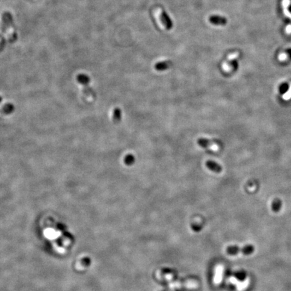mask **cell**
<instances>
[{
    "mask_svg": "<svg viewBox=\"0 0 291 291\" xmlns=\"http://www.w3.org/2000/svg\"><path fill=\"white\" fill-rule=\"evenodd\" d=\"M206 165L210 170L217 173H220L222 170V166L218 163L214 162L213 160H208L206 163Z\"/></svg>",
    "mask_w": 291,
    "mask_h": 291,
    "instance_id": "1",
    "label": "cell"
},
{
    "mask_svg": "<svg viewBox=\"0 0 291 291\" xmlns=\"http://www.w3.org/2000/svg\"><path fill=\"white\" fill-rule=\"evenodd\" d=\"M121 115L122 112L119 108H115L113 112V121L115 123H119L121 120Z\"/></svg>",
    "mask_w": 291,
    "mask_h": 291,
    "instance_id": "2",
    "label": "cell"
},
{
    "mask_svg": "<svg viewBox=\"0 0 291 291\" xmlns=\"http://www.w3.org/2000/svg\"><path fill=\"white\" fill-rule=\"evenodd\" d=\"M135 159L134 155L132 154H127L123 159V163L127 166H132L135 163Z\"/></svg>",
    "mask_w": 291,
    "mask_h": 291,
    "instance_id": "3",
    "label": "cell"
},
{
    "mask_svg": "<svg viewBox=\"0 0 291 291\" xmlns=\"http://www.w3.org/2000/svg\"><path fill=\"white\" fill-rule=\"evenodd\" d=\"M197 144L202 148H209L212 146V143L209 140L201 138L197 140Z\"/></svg>",
    "mask_w": 291,
    "mask_h": 291,
    "instance_id": "4",
    "label": "cell"
},
{
    "mask_svg": "<svg viewBox=\"0 0 291 291\" xmlns=\"http://www.w3.org/2000/svg\"><path fill=\"white\" fill-rule=\"evenodd\" d=\"M249 282V279H246L243 282H238V283L237 284V289H238L239 290H243L245 289V288H246L248 286Z\"/></svg>",
    "mask_w": 291,
    "mask_h": 291,
    "instance_id": "5",
    "label": "cell"
},
{
    "mask_svg": "<svg viewBox=\"0 0 291 291\" xmlns=\"http://www.w3.org/2000/svg\"><path fill=\"white\" fill-rule=\"evenodd\" d=\"M290 97H291V88L289 90L288 92H286V94L284 95L283 98L285 100H289V98H290Z\"/></svg>",
    "mask_w": 291,
    "mask_h": 291,
    "instance_id": "6",
    "label": "cell"
}]
</instances>
